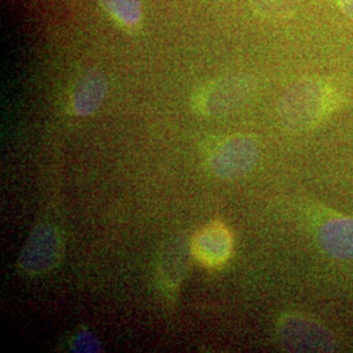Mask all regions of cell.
<instances>
[{
    "label": "cell",
    "mask_w": 353,
    "mask_h": 353,
    "mask_svg": "<svg viewBox=\"0 0 353 353\" xmlns=\"http://www.w3.org/2000/svg\"><path fill=\"white\" fill-rule=\"evenodd\" d=\"M341 94L321 77L306 76L290 85L278 102L280 126L303 132L318 126L341 105Z\"/></svg>",
    "instance_id": "1"
},
{
    "label": "cell",
    "mask_w": 353,
    "mask_h": 353,
    "mask_svg": "<svg viewBox=\"0 0 353 353\" xmlns=\"http://www.w3.org/2000/svg\"><path fill=\"white\" fill-rule=\"evenodd\" d=\"M258 80L249 74H229L203 84L191 97L194 113L205 118H221L236 113L252 101Z\"/></svg>",
    "instance_id": "2"
},
{
    "label": "cell",
    "mask_w": 353,
    "mask_h": 353,
    "mask_svg": "<svg viewBox=\"0 0 353 353\" xmlns=\"http://www.w3.org/2000/svg\"><path fill=\"white\" fill-rule=\"evenodd\" d=\"M261 157L258 140L252 135L228 137L214 148L210 157V170L225 181H237L252 173Z\"/></svg>",
    "instance_id": "3"
},
{
    "label": "cell",
    "mask_w": 353,
    "mask_h": 353,
    "mask_svg": "<svg viewBox=\"0 0 353 353\" xmlns=\"http://www.w3.org/2000/svg\"><path fill=\"white\" fill-rule=\"evenodd\" d=\"M278 338L292 352H331L335 348V339L327 328L300 314H288L279 321Z\"/></svg>",
    "instance_id": "4"
},
{
    "label": "cell",
    "mask_w": 353,
    "mask_h": 353,
    "mask_svg": "<svg viewBox=\"0 0 353 353\" xmlns=\"http://www.w3.org/2000/svg\"><path fill=\"white\" fill-rule=\"evenodd\" d=\"M63 252V239L58 228L39 224L26 241L19 258V267L28 275L50 272L61 263Z\"/></svg>",
    "instance_id": "5"
},
{
    "label": "cell",
    "mask_w": 353,
    "mask_h": 353,
    "mask_svg": "<svg viewBox=\"0 0 353 353\" xmlns=\"http://www.w3.org/2000/svg\"><path fill=\"white\" fill-rule=\"evenodd\" d=\"M191 258V240L186 234L179 233L165 242L157 263V281L165 293H176L189 271Z\"/></svg>",
    "instance_id": "6"
},
{
    "label": "cell",
    "mask_w": 353,
    "mask_h": 353,
    "mask_svg": "<svg viewBox=\"0 0 353 353\" xmlns=\"http://www.w3.org/2000/svg\"><path fill=\"white\" fill-rule=\"evenodd\" d=\"M194 258L207 267L225 265L233 252V239L224 224L211 223L191 240Z\"/></svg>",
    "instance_id": "7"
},
{
    "label": "cell",
    "mask_w": 353,
    "mask_h": 353,
    "mask_svg": "<svg viewBox=\"0 0 353 353\" xmlns=\"http://www.w3.org/2000/svg\"><path fill=\"white\" fill-rule=\"evenodd\" d=\"M108 93V79L100 68L85 70L71 92V110L77 117H90L101 108Z\"/></svg>",
    "instance_id": "8"
},
{
    "label": "cell",
    "mask_w": 353,
    "mask_h": 353,
    "mask_svg": "<svg viewBox=\"0 0 353 353\" xmlns=\"http://www.w3.org/2000/svg\"><path fill=\"white\" fill-rule=\"evenodd\" d=\"M318 242L331 258L353 259V217H336L326 221L319 228Z\"/></svg>",
    "instance_id": "9"
},
{
    "label": "cell",
    "mask_w": 353,
    "mask_h": 353,
    "mask_svg": "<svg viewBox=\"0 0 353 353\" xmlns=\"http://www.w3.org/2000/svg\"><path fill=\"white\" fill-rule=\"evenodd\" d=\"M102 8L127 32L138 30L144 13L141 0H99Z\"/></svg>",
    "instance_id": "10"
},
{
    "label": "cell",
    "mask_w": 353,
    "mask_h": 353,
    "mask_svg": "<svg viewBox=\"0 0 353 353\" xmlns=\"http://www.w3.org/2000/svg\"><path fill=\"white\" fill-rule=\"evenodd\" d=\"M252 12L268 21L290 19L297 10V0H252Z\"/></svg>",
    "instance_id": "11"
},
{
    "label": "cell",
    "mask_w": 353,
    "mask_h": 353,
    "mask_svg": "<svg viewBox=\"0 0 353 353\" xmlns=\"http://www.w3.org/2000/svg\"><path fill=\"white\" fill-rule=\"evenodd\" d=\"M71 351L80 353L101 352V341L90 331H81L71 343Z\"/></svg>",
    "instance_id": "12"
},
{
    "label": "cell",
    "mask_w": 353,
    "mask_h": 353,
    "mask_svg": "<svg viewBox=\"0 0 353 353\" xmlns=\"http://www.w3.org/2000/svg\"><path fill=\"white\" fill-rule=\"evenodd\" d=\"M336 7L353 21V0H334Z\"/></svg>",
    "instance_id": "13"
}]
</instances>
